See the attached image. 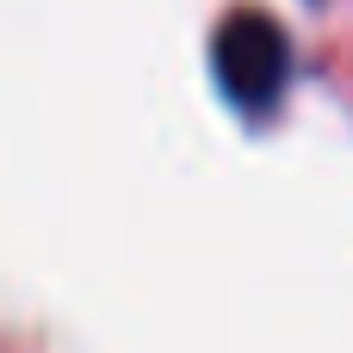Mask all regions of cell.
<instances>
[{"mask_svg": "<svg viewBox=\"0 0 353 353\" xmlns=\"http://www.w3.org/2000/svg\"><path fill=\"white\" fill-rule=\"evenodd\" d=\"M211 74L242 118H273L292 87V37L273 12L236 6L211 31Z\"/></svg>", "mask_w": 353, "mask_h": 353, "instance_id": "cell-1", "label": "cell"}]
</instances>
